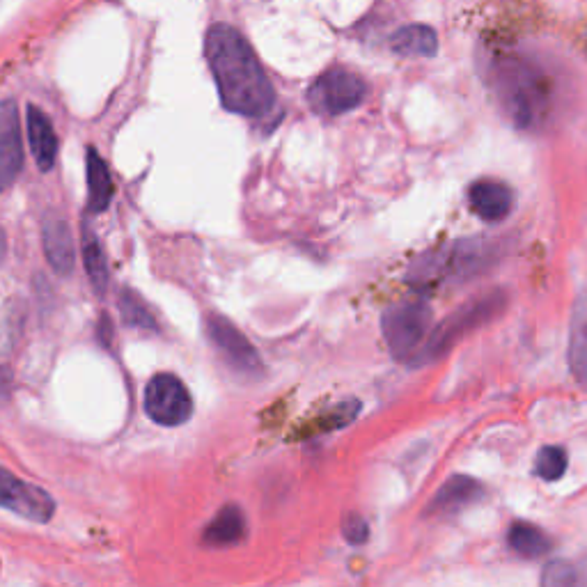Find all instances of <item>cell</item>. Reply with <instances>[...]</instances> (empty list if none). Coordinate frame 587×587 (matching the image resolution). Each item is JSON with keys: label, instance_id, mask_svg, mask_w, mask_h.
Returning a JSON list of instances; mask_svg holds the SVG:
<instances>
[{"label": "cell", "instance_id": "25", "mask_svg": "<svg viewBox=\"0 0 587 587\" xmlns=\"http://www.w3.org/2000/svg\"><path fill=\"white\" fill-rule=\"evenodd\" d=\"M7 383H10V374L0 370V390H7Z\"/></svg>", "mask_w": 587, "mask_h": 587}, {"label": "cell", "instance_id": "17", "mask_svg": "<svg viewBox=\"0 0 587 587\" xmlns=\"http://www.w3.org/2000/svg\"><path fill=\"white\" fill-rule=\"evenodd\" d=\"M569 367L574 377L587 386V296L578 301L574 319H571Z\"/></svg>", "mask_w": 587, "mask_h": 587}, {"label": "cell", "instance_id": "14", "mask_svg": "<svg viewBox=\"0 0 587 587\" xmlns=\"http://www.w3.org/2000/svg\"><path fill=\"white\" fill-rule=\"evenodd\" d=\"M390 49L404 58H432L438 51V37L425 23H411L390 37Z\"/></svg>", "mask_w": 587, "mask_h": 587}, {"label": "cell", "instance_id": "4", "mask_svg": "<svg viewBox=\"0 0 587 587\" xmlns=\"http://www.w3.org/2000/svg\"><path fill=\"white\" fill-rule=\"evenodd\" d=\"M500 99L519 127H530L546 108V88L530 67L512 62L500 76Z\"/></svg>", "mask_w": 587, "mask_h": 587}, {"label": "cell", "instance_id": "9", "mask_svg": "<svg viewBox=\"0 0 587 587\" xmlns=\"http://www.w3.org/2000/svg\"><path fill=\"white\" fill-rule=\"evenodd\" d=\"M23 166L19 113L12 99H0V193L10 189Z\"/></svg>", "mask_w": 587, "mask_h": 587}, {"label": "cell", "instance_id": "7", "mask_svg": "<svg viewBox=\"0 0 587 587\" xmlns=\"http://www.w3.org/2000/svg\"><path fill=\"white\" fill-rule=\"evenodd\" d=\"M145 413L161 427H179L191 418L193 399L175 374H154L145 388Z\"/></svg>", "mask_w": 587, "mask_h": 587}, {"label": "cell", "instance_id": "19", "mask_svg": "<svg viewBox=\"0 0 587 587\" xmlns=\"http://www.w3.org/2000/svg\"><path fill=\"white\" fill-rule=\"evenodd\" d=\"M83 234H85V241H83L85 271H88L90 283L97 289V294H104L108 287V266H106L104 250H101V244L90 228H85Z\"/></svg>", "mask_w": 587, "mask_h": 587}, {"label": "cell", "instance_id": "22", "mask_svg": "<svg viewBox=\"0 0 587 587\" xmlns=\"http://www.w3.org/2000/svg\"><path fill=\"white\" fill-rule=\"evenodd\" d=\"M576 583V569L569 565V562L555 560L549 567L544 569L542 574V585H551V587H565V585H574Z\"/></svg>", "mask_w": 587, "mask_h": 587}, {"label": "cell", "instance_id": "12", "mask_svg": "<svg viewBox=\"0 0 587 587\" xmlns=\"http://www.w3.org/2000/svg\"><path fill=\"white\" fill-rule=\"evenodd\" d=\"M468 195H471V207L475 214L489 223L503 221L514 205L510 186L498 182V179H477Z\"/></svg>", "mask_w": 587, "mask_h": 587}, {"label": "cell", "instance_id": "8", "mask_svg": "<svg viewBox=\"0 0 587 587\" xmlns=\"http://www.w3.org/2000/svg\"><path fill=\"white\" fill-rule=\"evenodd\" d=\"M0 507L26 521L49 523L56 512V500L49 491L19 480L7 468H0Z\"/></svg>", "mask_w": 587, "mask_h": 587}, {"label": "cell", "instance_id": "23", "mask_svg": "<svg viewBox=\"0 0 587 587\" xmlns=\"http://www.w3.org/2000/svg\"><path fill=\"white\" fill-rule=\"evenodd\" d=\"M342 532H344V539H347L349 544H356V546L365 544L367 537H370V528H367L363 516H358V514L344 516Z\"/></svg>", "mask_w": 587, "mask_h": 587}, {"label": "cell", "instance_id": "24", "mask_svg": "<svg viewBox=\"0 0 587 587\" xmlns=\"http://www.w3.org/2000/svg\"><path fill=\"white\" fill-rule=\"evenodd\" d=\"M5 255H7V239H5V232H3V228H0V264H3Z\"/></svg>", "mask_w": 587, "mask_h": 587}, {"label": "cell", "instance_id": "13", "mask_svg": "<svg viewBox=\"0 0 587 587\" xmlns=\"http://www.w3.org/2000/svg\"><path fill=\"white\" fill-rule=\"evenodd\" d=\"M484 496V487L475 482L473 477L466 475H452L448 482L443 484L434 496L432 503L427 507V514H455L464 507L477 503Z\"/></svg>", "mask_w": 587, "mask_h": 587}, {"label": "cell", "instance_id": "5", "mask_svg": "<svg viewBox=\"0 0 587 587\" xmlns=\"http://www.w3.org/2000/svg\"><path fill=\"white\" fill-rule=\"evenodd\" d=\"M367 83L356 72L333 67L317 78L308 90V104L319 115H344L363 104Z\"/></svg>", "mask_w": 587, "mask_h": 587}, {"label": "cell", "instance_id": "6", "mask_svg": "<svg viewBox=\"0 0 587 587\" xmlns=\"http://www.w3.org/2000/svg\"><path fill=\"white\" fill-rule=\"evenodd\" d=\"M207 340L214 344L218 356L225 360V365L246 379H257L264 374V363L253 344L248 342L244 333L234 326L230 319H225L216 312H209L205 317Z\"/></svg>", "mask_w": 587, "mask_h": 587}, {"label": "cell", "instance_id": "10", "mask_svg": "<svg viewBox=\"0 0 587 587\" xmlns=\"http://www.w3.org/2000/svg\"><path fill=\"white\" fill-rule=\"evenodd\" d=\"M42 239L46 260H49L53 269L62 273V276H69L76 264V250L67 218L58 214V211H49L42 223Z\"/></svg>", "mask_w": 587, "mask_h": 587}, {"label": "cell", "instance_id": "18", "mask_svg": "<svg viewBox=\"0 0 587 587\" xmlns=\"http://www.w3.org/2000/svg\"><path fill=\"white\" fill-rule=\"evenodd\" d=\"M507 542H510L512 551L526 560H537L549 555L551 551V539L544 535L542 530L532 523L516 521L512 523L510 532H507Z\"/></svg>", "mask_w": 587, "mask_h": 587}, {"label": "cell", "instance_id": "21", "mask_svg": "<svg viewBox=\"0 0 587 587\" xmlns=\"http://www.w3.org/2000/svg\"><path fill=\"white\" fill-rule=\"evenodd\" d=\"M567 471V455L565 450L558 448V445H549V448H542L535 461V473L546 482L560 480Z\"/></svg>", "mask_w": 587, "mask_h": 587}, {"label": "cell", "instance_id": "1", "mask_svg": "<svg viewBox=\"0 0 587 587\" xmlns=\"http://www.w3.org/2000/svg\"><path fill=\"white\" fill-rule=\"evenodd\" d=\"M205 56L214 76L218 95L230 113L266 117L276 106L271 78L248 39L228 23H214L207 30Z\"/></svg>", "mask_w": 587, "mask_h": 587}, {"label": "cell", "instance_id": "3", "mask_svg": "<svg viewBox=\"0 0 587 587\" xmlns=\"http://www.w3.org/2000/svg\"><path fill=\"white\" fill-rule=\"evenodd\" d=\"M383 340H386L390 354L397 360H406L418 354L422 344L429 338L432 328V308L422 301H402L390 305L381 317Z\"/></svg>", "mask_w": 587, "mask_h": 587}, {"label": "cell", "instance_id": "16", "mask_svg": "<svg viewBox=\"0 0 587 587\" xmlns=\"http://www.w3.org/2000/svg\"><path fill=\"white\" fill-rule=\"evenodd\" d=\"M115 186L111 179V172H108L106 161L92 150H88V209L92 214H99V211L108 209L113 200Z\"/></svg>", "mask_w": 587, "mask_h": 587}, {"label": "cell", "instance_id": "2", "mask_svg": "<svg viewBox=\"0 0 587 587\" xmlns=\"http://www.w3.org/2000/svg\"><path fill=\"white\" fill-rule=\"evenodd\" d=\"M505 294L503 292H487L480 299L468 301L461 305L459 310L452 312V315L445 319V322L436 328L434 333H429V338L422 344L420 351L411 358V365H427L434 363L441 356L448 354V351L455 347V344L464 338L466 333L475 331V328L484 326L491 322L493 317L500 315V310L505 308Z\"/></svg>", "mask_w": 587, "mask_h": 587}, {"label": "cell", "instance_id": "20", "mask_svg": "<svg viewBox=\"0 0 587 587\" xmlns=\"http://www.w3.org/2000/svg\"><path fill=\"white\" fill-rule=\"evenodd\" d=\"M117 305H120L124 324H129L133 328H143V331H156V319L152 315V310L147 308V303L140 299L136 292L124 289L120 299H117Z\"/></svg>", "mask_w": 587, "mask_h": 587}, {"label": "cell", "instance_id": "15", "mask_svg": "<svg viewBox=\"0 0 587 587\" xmlns=\"http://www.w3.org/2000/svg\"><path fill=\"white\" fill-rule=\"evenodd\" d=\"M244 537H246V516L237 505L223 507L216 519L211 521L205 530V544L216 546V549L237 544Z\"/></svg>", "mask_w": 587, "mask_h": 587}, {"label": "cell", "instance_id": "11", "mask_svg": "<svg viewBox=\"0 0 587 587\" xmlns=\"http://www.w3.org/2000/svg\"><path fill=\"white\" fill-rule=\"evenodd\" d=\"M26 129H28V145L30 154L37 161L39 170H51L58 159V136L56 129L42 108L28 106L26 108Z\"/></svg>", "mask_w": 587, "mask_h": 587}]
</instances>
